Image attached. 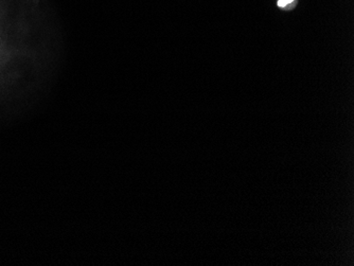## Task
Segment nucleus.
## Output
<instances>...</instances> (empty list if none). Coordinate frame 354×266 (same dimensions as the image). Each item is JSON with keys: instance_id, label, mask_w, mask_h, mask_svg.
Here are the masks:
<instances>
[{"instance_id": "obj_1", "label": "nucleus", "mask_w": 354, "mask_h": 266, "mask_svg": "<svg viewBox=\"0 0 354 266\" xmlns=\"http://www.w3.org/2000/svg\"><path fill=\"white\" fill-rule=\"evenodd\" d=\"M294 0H278V5L281 6V7H284V6H287L289 3L291 2H293Z\"/></svg>"}]
</instances>
